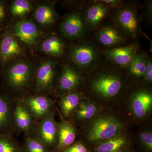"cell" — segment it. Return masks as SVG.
<instances>
[{
  "label": "cell",
  "instance_id": "1",
  "mask_svg": "<svg viewBox=\"0 0 152 152\" xmlns=\"http://www.w3.org/2000/svg\"><path fill=\"white\" fill-rule=\"evenodd\" d=\"M88 76H90L89 92L105 99H113L119 95L125 88V78L129 77L126 69L105 59Z\"/></svg>",
  "mask_w": 152,
  "mask_h": 152
},
{
  "label": "cell",
  "instance_id": "2",
  "mask_svg": "<svg viewBox=\"0 0 152 152\" xmlns=\"http://www.w3.org/2000/svg\"><path fill=\"white\" fill-rule=\"evenodd\" d=\"M66 56L84 76L92 73L105 59L102 49L91 37L68 46Z\"/></svg>",
  "mask_w": 152,
  "mask_h": 152
},
{
  "label": "cell",
  "instance_id": "3",
  "mask_svg": "<svg viewBox=\"0 0 152 152\" xmlns=\"http://www.w3.org/2000/svg\"><path fill=\"white\" fill-rule=\"evenodd\" d=\"M141 5L138 1H124L112 12L110 20L123 34L132 41L138 39L141 36L150 40L142 31V22L139 10Z\"/></svg>",
  "mask_w": 152,
  "mask_h": 152
},
{
  "label": "cell",
  "instance_id": "4",
  "mask_svg": "<svg viewBox=\"0 0 152 152\" xmlns=\"http://www.w3.org/2000/svg\"><path fill=\"white\" fill-rule=\"evenodd\" d=\"M4 68L6 83L14 91L26 90L34 80V69L29 60L19 59L8 63Z\"/></svg>",
  "mask_w": 152,
  "mask_h": 152
},
{
  "label": "cell",
  "instance_id": "5",
  "mask_svg": "<svg viewBox=\"0 0 152 152\" xmlns=\"http://www.w3.org/2000/svg\"><path fill=\"white\" fill-rule=\"evenodd\" d=\"M58 61L56 59H45L34 69V91L37 95L48 94L53 88L58 78Z\"/></svg>",
  "mask_w": 152,
  "mask_h": 152
},
{
  "label": "cell",
  "instance_id": "6",
  "mask_svg": "<svg viewBox=\"0 0 152 152\" xmlns=\"http://www.w3.org/2000/svg\"><path fill=\"white\" fill-rule=\"evenodd\" d=\"M123 125L116 118L104 116L92 122L87 132V137L90 142L99 144L114 137L121 132Z\"/></svg>",
  "mask_w": 152,
  "mask_h": 152
},
{
  "label": "cell",
  "instance_id": "7",
  "mask_svg": "<svg viewBox=\"0 0 152 152\" xmlns=\"http://www.w3.org/2000/svg\"><path fill=\"white\" fill-rule=\"evenodd\" d=\"M83 6L72 10L62 19L59 29L63 37L76 41L91 36L85 23Z\"/></svg>",
  "mask_w": 152,
  "mask_h": 152
},
{
  "label": "cell",
  "instance_id": "8",
  "mask_svg": "<svg viewBox=\"0 0 152 152\" xmlns=\"http://www.w3.org/2000/svg\"><path fill=\"white\" fill-rule=\"evenodd\" d=\"M90 37L102 50L123 46L134 42L126 37L110 19L92 33Z\"/></svg>",
  "mask_w": 152,
  "mask_h": 152
},
{
  "label": "cell",
  "instance_id": "9",
  "mask_svg": "<svg viewBox=\"0 0 152 152\" xmlns=\"http://www.w3.org/2000/svg\"><path fill=\"white\" fill-rule=\"evenodd\" d=\"M113 10L101 0L85 1L82 11L85 23L91 35L110 19Z\"/></svg>",
  "mask_w": 152,
  "mask_h": 152
},
{
  "label": "cell",
  "instance_id": "10",
  "mask_svg": "<svg viewBox=\"0 0 152 152\" xmlns=\"http://www.w3.org/2000/svg\"><path fill=\"white\" fill-rule=\"evenodd\" d=\"M25 46L18 39L11 26L7 27L0 35V66L21 58L24 55Z\"/></svg>",
  "mask_w": 152,
  "mask_h": 152
},
{
  "label": "cell",
  "instance_id": "11",
  "mask_svg": "<svg viewBox=\"0 0 152 152\" xmlns=\"http://www.w3.org/2000/svg\"><path fill=\"white\" fill-rule=\"evenodd\" d=\"M64 63L57 78L58 90L62 95L78 91L85 81V76L75 65L68 60Z\"/></svg>",
  "mask_w": 152,
  "mask_h": 152
},
{
  "label": "cell",
  "instance_id": "12",
  "mask_svg": "<svg viewBox=\"0 0 152 152\" xmlns=\"http://www.w3.org/2000/svg\"><path fill=\"white\" fill-rule=\"evenodd\" d=\"M140 47L137 39L123 46L104 49L102 53L105 59L126 70L133 56L140 50Z\"/></svg>",
  "mask_w": 152,
  "mask_h": 152
},
{
  "label": "cell",
  "instance_id": "13",
  "mask_svg": "<svg viewBox=\"0 0 152 152\" xmlns=\"http://www.w3.org/2000/svg\"><path fill=\"white\" fill-rule=\"evenodd\" d=\"M11 27L14 34L25 46H37L43 37L42 31L33 20L16 21Z\"/></svg>",
  "mask_w": 152,
  "mask_h": 152
},
{
  "label": "cell",
  "instance_id": "14",
  "mask_svg": "<svg viewBox=\"0 0 152 152\" xmlns=\"http://www.w3.org/2000/svg\"><path fill=\"white\" fill-rule=\"evenodd\" d=\"M144 84L134 89L131 95V107L134 116L144 119L151 110L152 94L151 89Z\"/></svg>",
  "mask_w": 152,
  "mask_h": 152
},
{
  "label": "cell",
  "instance_id": "15",
  "mask_svg": "<svg viewBox=\"0 0 152 152\" xmlns=\"http://www.w3.org/2000/svg\"><path fill=\"white\" fill-rule=\"evenodd\" d=\"M47 149L56 147L58 143V124L55 119L54 109L44 117L37 127L36 137Z\"/></svg>",
  "mask_w": 152,
  "mask_h": 152
},
{
  "label": "cell",
  "instance_id": "16",
  "mask_svg": "<svg viewBox=\"0 0 152 152\" xmlns=\"http://www.w3.org/2000/svg\"><path fill=\"white\" fill-rule=\"evenodd\" d=\"M56 2L42 1L34 6L33 20L39 28L46 29L51 27L58 22L60 16L56 9Z\"/></svg>",
  "mask_w": 152,
  "mask_h": 152
},
{
  "label": "cell",
  "instance_id": "17",
  "mask_svg": "<svg viewBox=\"0 0 152 152\" xmlns=\"http://www.w3.org/2000/svg\"><path fill=\"white\" fill-rule=\"evenodd\" d=\"M38 46L41 52L55 59L66 56L68 46L63 37L56 34L43 36Z\"/></svg>",
  "mask_w": 152,
  "mask_h": 152
},
{
  "label": "cell",
  "instance_id": "18",
  "mask_svg": "<svg viewBox=\"0 0 152 152\" xmlns=\"http://www.w3.org/2000/svg\"><path fill=\"white\" fill-rule=\"evenodd\" d=\"M23 101L35 119H42L53 110V102L45 95L28 96Z\"/></svg>",
  "mask_w": 152,
  "mask_h": 152
},
{
  "label": "cell",
  "instance_id": "19",
  "mask_svg": "<svg viewBox=\"0 0 152 152\" xmlns=\"http://www.w3.org/2000/svg\"><path fill=\"white\" fill-rule=\"evenodd\" d=\"M58 124V143L56 147L57 152H60L74 143L77 132L72 123L69 121L62 120Z\"/></svg>",
  "mask_w": 152,
  "mask_h": 152
},
{
  "label": "cell",
  "instance_id": "20",
  "mask_svg": "<svg viewBox=\"0 0 152 152\" xmlns=\"http://www.w3.org/2000/svg\"><path fill=\"white\" fill-rule=\"evenodd\" d=\"M15 124L20 130L27 132L33 125V117L23 100L18 101L14 112Z\"/></svg>",
  "mask_w": 152,
  "mask_h": 152
},
{
  "label": "cell",
  "instance_id": "21",
  "mask_svg": "<svg viewBox=\"0 0 152 152\" xmlns=\"http://www.w3.org/2000/svg\"><path fill=\"white\" fill-rule=\"evenodd\" d=\"M83 94L80 91L71 92L62 95L59 105L61 113L65 118L70 116L83 100Z\"/></svg>",
  "mask_w": 152,
  "mask_h": 152
},
{
  "label": "cell",
  "instance_id": "22",
  "mask_svg": "<svg viewBox=\"0 0 152 152\" xmlns=\"http://www.w3.org/2000/svg\"><path fill=\"white\" fill-rule=\"evenodd\" d=\"M146 52L140 50L134 55L126 70L130 78L136 82H143L145 72Z\"/></svg>",
  "mask_w": 152,
  "mask_h": 152
},
{
  "label": "cell",
  "instance_id": "23",
  "mask_svg": "<svg viewBox=\"0 0 152 152\" xmlns=\"http://www.w3.org/2000/svg\"><path fill=\"white\" fill-rule=\"evenodd\" d=\"M128 144L127 137L121 133L111 139L98 144L95 151L96 152H123Z\"/></svg>",
  "mask_w": 152,
  "mask_h": 152
},
{
  "label": "cell",
  "instance_id": "24",
  "mask_svg": "<svg viewBox=\"0 0 152 152\" xmlns=\"http://www.w3.org/2000/svg\"><path fill=\"white\" fill-rule=\"evenodd\" d=\"M34 10V6L28 0H14L9 6L8 11L11 17L16 21L26 19Z\"/></svg>",
  "mask_w": 152,
  "mask_h": 152
},
{
  "label": "cell",
  "instance_id": "25",
  "mask_svg": "<svg viewBox=\"0 0 152 152\" xmlns=\"http://www.w3.org/2000/svg\"><path fill=\"white\" fill-rule=\"evenodd\" d=\"M98 110V107L94 103L89 100H83L74 113L77 119L86 121L94 116Z\"/></svg>",
  "mask_w": 152,
  "mask_h": 152
},
{
  "label": "cell",
  "instance_id": "26",
  "mask_svg": "<svg viewBox=\"0 0 152 152\" xmlns=\"http://www.w3.org/2000/svg\"><path fill=\"white\" fill-rule=\"evenodd\" d=\"M11 117L10 106L8 100L0 93V129L8 124Z\"/></svg>",
  "mask_w": 152,
  "mask_h": 152
},
{
  "label": "cell",
  "instance_id": "27",
  "mask_svg": "<svg viewBox=\"0 0 152 152\" xmlns=\"http://www.w3.org/2000/svg\"><path fill=\"white\" fill-rule=\"evenodd\" d=\"M25 152H48L46 147L36 138L27 137L25 140Z\"/></svg>",
  "mask_w": 152,
  "mask_h": 152
},
{
  "label": "cell",
  "instance_id": "28",
  "mask_svg": "<svg viewBox=\"0 0 152 152\" xmlns=\"http://www.w3.org/2000/svg\"><path fill=\"white\" fill-rule=\"evenodd\" d=\"M141 8L142 9L140 15L142 20H144L147 25H151L152 22V1L147 0L142 5Z\"/></svg>",
  "mask_w": 152,
  "mask_h": 152
},
{
  "label": "cell",
  "instance_id": "29",
  "mask_svg": "<svg viewBox=\"0 0 152 152\" xmlns=\"http://www.w3.org/2000/svg\"><path fill=\"white\" fill-rule=\"evenodd\" d=\"M0 152H20V150L10 139L0 136Z\"/></svg>",
  "mask_w": 152,
  "mask_h": 152
},
{
  "label": "cell",
  "instance_id": "30",
  "mask_svg": "<svg viewBox=\"0 0 152 152\" xmlns=\"http://www.w3.org/2000/svg\"><path fill=\"white\" fill-rule=\"evenodd\" d=\"M152 81V57L148 55L145 56V72L143 80L144 84H150Z\"/></svg>",
  "mask_w": 152,
  "mask_h": 152
},
{
  "label": "cell",
  "instance_id": "31",
  "mask_svg": "<svg viewBox=\"0 0 152 152\" xmlns=\"http://www.w3.org/2000/svg\"><path fill=\"white\" fill-rule=\"evenodd\" d=\"M140 138L142 143L148 151L152 150V134L149 131H144L140 134Z\"/></svg>",
  "mask_w": 152,
  "mask_h": 152
},
{
  "label": "cell",
  "instance_id": "32",
  "mask_svg": "<svg viewBox=\"0 0 152 152\" xmlns=\"http://www.w3.org/2000/svg\"><path fill=\"white\" fill-rule=\"evenodd\" d=\"M60 152H88L86 147L80 142L72 145Z\"/></svg>",
  "mask_w": 152,
  "mask_h": 152
},
{
  "label": "cell",
  "instance_id": "33",
  "mask_svg": "<svg viewBox=\"0 0 152 152\" xmlns=\"http://www.w3.org/2000/svg\"><path fill=\"white\" fill-rule=\"evenodd\" d=\"M7 12L5 2L0 0V27L4 24L7 15Z\"/></svg>",
  "mask_w": 152,
  "mask_h": 152
},
{
  "label": "cell",
  "instance_id": "34",
  "mask_svg": "<svg viewBox=\"0 0 152 152\" xmlns=\"http://www.w3.org/2000/svg\"><path fill=\"white\" fill-rule=\"evenodd\" d=\"M103 4L115 10L117 8L122 4L124 1L123 0H101Z\"/></svg>",
  "mask_w": 152,
  "mask_h": 152
}]
</instances>
